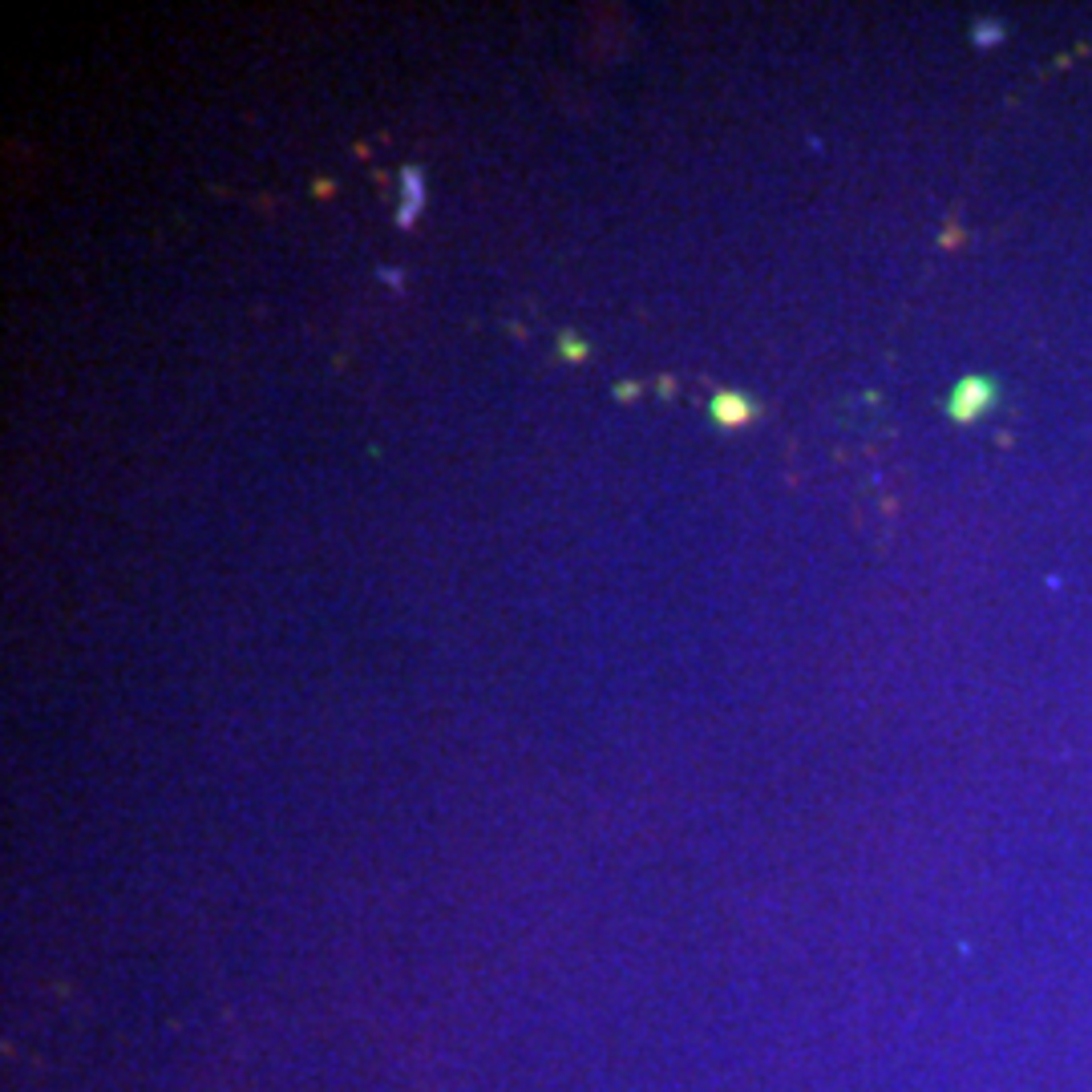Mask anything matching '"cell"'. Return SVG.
Wrapping results in <instances>:
<instances>
[{
    "label": "cell",
    "instance_id": "obj_5",
    "mask_svg": "<svg viewBox=\"0 0 1092 1092\" xmlns=\"http://www.w3.org/2000/svg\"><path fill=\"white\" fill-rule=\"evenodd\" d=\"M380 284H388V288H401L405 280H401V272H396V268H380Z\"/></svg>",
    "mask_w": 1092,
    "mask_h": 1092
},
{
    "label": "cell",
    "instance_id": "obj_4",
    "mask_svg": "<svg viewBox=\"0 0 1092 1092\" xmlns=\"http://www.w3.org/2000/svg\"><path fill=\"white\" fill-rule=\"evenodd\" d=\"M563 357H571V361H579V357H587V345H583L579 337H563Z\"/></svg>",
    "mask_w": 1092,
    "mask_h": 1092
},
{
    "label": "cell",
    "instance_id": "obj_1",
    "mask_svg": "<svg viewBox=\"0 0 1092 1092\" xmlns=\"http://www.w3.org/2000/svg\"><path fill=\"white\" fill-rule=\"evenodd\" d=\"M992 401H996V384H992V380H984V376H963V380L955 384V396H951V417L971 421V417H979Z\"/></svg>",
    "mask_w": 1092,
    "mask_h": 1092
},
{
    "label": "cell",
    "instance_id": "obj_2",
    "mask_svg": "<svg viewBox=\"0 0 1092 1092\" xmlns=\"http://www.w3.org/2000/svg\"><path fill=\"white\" fill-rule=\"evenodd\" d=\"M421 207H425V174L417 166H405L401 170V215H396V223L401 227H413L417 215H421Z\"/></svg>",
    "mask_w": 1092,
    "mask_h": 1092
},
{
    "label": "cell",
    "instance_id": "obj_3",
    "mask_svg": "<svg viewBox=\"0 0 1092 1092\" xmlns=\"http://www.w3.org/2000/svg\"><path fill=\"white\" fill-rule=\"evenodd\" d=\"M713 417H717L721 425H744V421L752 417V401L740 396V392H717V396H713Z\"/></svg>",
    "mask_w": 1092,
    "mask_h": 1092
}]
</instances>
